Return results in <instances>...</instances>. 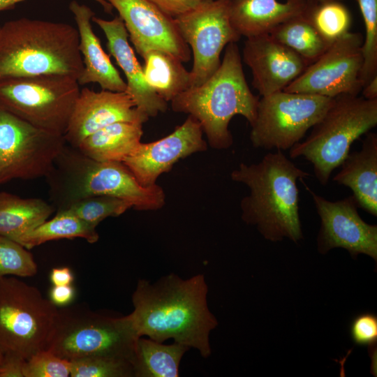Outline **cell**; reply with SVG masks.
<instances>
[{"label":"cell","mask_w":377,"mask_h":377,"mask_svg":"<svg viewBox=\"0 0 377 377\" xmlns=\"http://www.w3.org/2000/svg\"><path fill=\"white\" fill-rule=\"evenodd\" d=\"M203 274L182 279L170 274L154 283L140 279L132 295L134 309L128 317L138 337L174 341L195 348L202 357L212 353L209 333L218 325L208 309Z\"/></svg>","instance_id":"6da1fadb"},{"label":"cell","mask_w":377,"mask_h":377,"mask_svg":"<svg viewBox=\"0 0 377 377\" xmlns=\"http://www.w3.org/2000/svg\"><path fill=\"white\" fill-rule=\"evenodd\" d=\"M310 175L280 150L267 153L257 163H242L230 174L232 180L249 190L240 202L242 219L267 240L286 237L297 242L303 235L297 181Z\"/></svg>","instance_id":"7a4b0ae2"},{"label":"cell","mask_w":377,"mask_h":377,"mask_svg":"<svg viewBox=\"0 0 377 377\" xmlns=\"http://www.w3.org/2000/svg\"><path fill=\"white\" fill-rule=\"evenodd\" d=\"M84 68L77 29L64 22L22 17L0 27V80L43 74L76 78Z\"/></svg>","instance_id":"3957f363"},{"label":"cell","mask_w":377,"mask_h":377,"mask_svg":"<svg viewBox=\"0 0 377 377\" xmlns=\"http://www.w3.org/2000/svg\"><path fill=\"white\" fill-rule=\"evenodd\" d=\"M45 178L57 210L98 195L124 200L139 211L157 210L165 202L160 186L141 185L122 162L92 159L67 143Z\"/></svg>","instance_id":"277c9868"},{"label":"cell","mask_w":377,"mask_h":377,"mask_svg":"<svg viewBox=\"0 0 377 377\" xmlns=\"http://www.w3.org/2000/svg\"><path fill=\"white\" fill-rule=\"evenodd\" d=\"M242 61L237 43L228 44L212 75L170 101L175 112L192 116L200 124L209 144L216 149L232 145L229 124L233 117L242 115L251 126L256 117L259 98L249 87Z\"/></svg>","instance_id":"5b68a950"},{"label":"cell","mask_w":377,"mask_h":377,"mask_svg":"<svg viewBox=\"0 0 377 377\" xmlns=\"http://www.w3.org/2000/svg\"><path fill=\"white\" fill-rule=\"evenodd\" d=\"M376 125L377 100L359 95L337 96L307 138L290 149V157L302 156L309 161L319 183L326 185L354 141Z\"/></svg>","instance_id":"8992f818"},{"label":"cell","mask_w":377,"mask_h":377,"mask_svg":"<svg viewBox=\"0 0 377 377\" xmlns=\"http://www.w3.org/2000/svg\"><path fill=\"white\" fill-rule=\"evenodd\" d=\"M138 338L128 316L112 317L81 305L66 306L58 311L46 350L69 361L110 356L133 363Z\"/></svg>","instance_id":"52a82bcc"},{"label":"cell","mask_w":377,"mask_h":377,"mask_svg":"<svg viewBox=\"0 0 377 377\" xmlns=\"http://www.w3.org/2000/svg\"><path fill=\"white\" fill-rule=\"evenodd\" d=\"M59 309L40 290L15 276L0 278V348L24 360L45 350Z\"/></svg>","instance_id":"ba28073f"},{"label":"cell","mask_w":377,"mask_h":377,"mask_svg":"<svg viewBox=\"0 0 377 377\" xmlns=\"http://www.w3.org/2000/svg\"><path fill=\"white\" fill-rule=\"evenodd\" d=\"M80 84L73 77L43 74L0 80V109L45 131L64 135Z\"/></svg>","instance_id":"9c48e42d"},{"label":"cell","mask_w":377,"mask_h":377,"mask_svg":"<svg viewBox=\"0 0 377 377\" xmlns=\"http://www.w3.org/2000/svg\"><path fill=\"white\" fill-rule=\"evenodd\" d=\"M334 98L281 91L259 98L250 140L256 148L290 149L300 142Z\"/></svg>","instance_id":"30bf717a"},{"label":"cell","mask_w":377,"mask_h":377,"mask_svg":"<svg viewBox=\"0 0 377 377\" xmlns=\"http://www.w3.org/2000/svg\"><path fill=\"white\" fill-rule=\"evenodd\" d=\"M66 142L0 109V186L15 179L45 177Z\"/></svg>","instance_id":"8fae6325"},{"label":"cell","mask_w":377,"mask_h":377,"mask_svg":"<svg viewBox=\"0 0 377 377\" xmlns=\"http://www.w3.org/2000/svg\"><path fill=\"white\" fill-rule=\"evenodd\" d=\"M229 0H204L174 18L179 32L193 54L191 87L201 84L217 70L226 45L241 36L232 25Z\"/></svg>","instance_id":"7c38bea8"},{"label":"cell","mask_w":377,"mask_h":377,"mask_svg":"<svg viewBox=\"0 0 377 377\" xmlns=\"http://www.w3.org/2000/svg\"><path fill=\"white\" fill-rule=\"evenodd\" d=\"M362 34L349 31L329 47L283 91L335 98L358 96L362 89Z\"/></svg>","instance_id":"4fadbf2b"},{"label":"cell","mask_w":377,"mask_h":377,"mask_svg":"<svg viewBox=\"0 0 377 377\" xmlns=\"http://www.w3.org/2000/svg\"><path fill=\"white\" fill-rule=\"evenodd\" d=\"M321 221L318 250L325 253L333 248L346 249L353 258L360 253L377 260V226L366 223L357 212L353 195L330 201L306 184Z\"/></svg>","instance_id":"5bb4252c"},{"label":"cell","mask_w":377,"mask_h":377,"mask_svg":"<svg viewBox=\"0 0 377 377\" xmlns=\"http://www.w3.org/2000/svg\"><path fill=\"white\" fill-rule=\"evenodd\" d=\"M123 20L128 38L141 57L149 50L168 52L187 62L191 52L181 36L175 19L149 0H105Z\"/></svg>","instance_id":"9a60e30c"},{"label":"cell","mask_w":377,"mask_h":377,"mask_svg":"<svg viewBox=\"0 0 377 377\" xmlns=\"http://www.w3.org/2000/svg\"><path fill=\"white\" fill-rule=\"evenodd\" d=\"M202 135L200 124L188 115L167 136L151 142H140L122 163L141 185H155L158 177L168 172L178 161L207 149Z\"/></svg>","instance_id":"2e32d148"},{"label":"cell","mask_w":377,"mask_h":377,"mask_svg":"<svg viewBox=\"0 0 377 377\" xmlns=\"http://www.w3.org/2000/svg\"><path fill=\"white\" fill-rule=\"evenodd\" d=\"M149 119L139 111L131 96L126 91L102 89L96 91L87 87L80 91L64 137L66 143L77 147L88 135L117 121L144 124Z\"/></svg>","instance_id":"e0dca14e"},{"label":"cell","mask_w":377,"mask_h":377,"mask_svg":"<svg viewBox=\"0 0 377 377\" xmlns=\"http://www.w3.org/2000/svg\"><path fill=\"white\" fill-rule=\"evenodd\" d=\"M242 59L250 68L252 85L261 96L283 91L309 65L269 34L247 38Z\"/></svg>","instance_id":"ac0fdd59"},{"label":"cell","mask_w":377,"mask_h":377,"mask_svg":"<svg viewBox=\"0 0 377 377\" xmlns=\"http://www.w3.org/2000/svg\"><path fill=\"white\" fill-rule=\"evenodd\" d=\"M92 21L104 33L107 47L124 72L126 91L135 102L136 108L147 117H155L168 109L166 101L160 98L147 83L143 67L136 58L128 42V34L119 15L107 20L93 17Z\"/></svg>","instance_id":"d6986e66"},{"label":"cell","mask_w":377,"mask_h":377,"mask_svg":"<svg viewBox=\"0 0 377 377\" xmlns=\"http://www.w3.org/2000/svg\"><path fill=\"white\" fill-rule=\"evenodd\" d=\"M79 34V50L84 68L77 79L80 85L97 83L101 89L126 91V83L103 50L94 33L91 21L94 12L87 6L72 1L69 4Z\"/></svg>","instance_id":"ffe728a7"},{"label":"cell","mask_w":377,"mask_h":377,"mask_svg":"<svg viewBox=\"0 0 377 377\" xmlns=\"http://www.w3.org/2000/svg\"><path fill=\"white\" fill-rule=\"evenodd\" d=\"M312 0H229L232 27L246 38L269 34L288 20L306 13Z\"/></svg>","instance_id":"44dd1931"},{"label":"cell","mask_w":377,"mask_h":377,"mask_svg":"<svg viewBox=\"0 0 377 377\" xmlns=\"http://www.w3.org/2000/svg\"><path fill=\"white\" fill-rule=\"evenodd\" d=\"M333 180L348 187L358 207L377 216V134L367 133L361 149L348 153Z\"/></svg>","instance_id":"7402d4cb"},{"label":"cell","mask_w":377,"mask_h":377,"mask_svg":"<svg viewBox=\"0 0 377 377\" xmlns=\"http://www.w3.org/2000/svg\"><path fill=\"white\" fill-rule=\"evenodd\" d=\"M142 123L117 121L86 137L77 148L99 161L123 162L141 142Z\"/></svg>","instance_id":"603a6c76"},{"label":"cell","mask_w":377,"mask_h":377,"mask_svg":"<svg viewBox=\"0 0 377 377\" xmlns=\"http://www.w3.org/2000/svg\"><path fill=\"white\" fill-rule=\"evenodd\" d=\"M54 207L40 198L0 192V235L17 242L48 219Z\"/></svg>","instance_id":"cb8c5ba5"},{"label":"cell","mask_w":377,"mask_h":377,"mask_svg":"<svg viewBox=\"0 0 377 377\" xmlns=\"http://www.w3.org/2000/svg\"><path fill=\"white\" fill-rule=\"evenodd\" d=\"M145 78L150 88L167 103L191 87V73L175 55L151 49L142 57Z\"/></svg>","instance_id":"d4e9b609"},{"label":"cell","mask_w":377,"mask_h":377,"mask_svg":"<svg viewBox=\"0 0 377 377\" xmlns=\"http://www.w3.org/2000/svg\"><path fill=\"white\" fill-rule=\"evenodd\" d=\"M189 349L175 341L166 345L139 337L133 363L134 377H178L181 360Z\"/></svg>","instance_id":"484cf974"},{"label":"cell","mask_w":377,"mask_h":377,"mask_svg":"<svg viewBox=\"0 0 377 377\" xmlns=\"http://www.w3.org/2000/svg\"><path fill=\"white\" fill-rule=\"evenodd\" d=\"M269 34L302 57L309 64L331 45L320 35L306 13L280 24Z\"/></svg>","instance_id":"4316f807"},{"label":"cell","mask_w":377,"mask_h":377,"mask_svg":"<svg viewBox=\"0 0 377 377\" xmlns=\"http://www.w3.org/2000/svg\"><path fill=\"white\" fill-rule=\"evenodd\" d=\"M82 238L89 243L99 239L96 228L65 211H57L55 216L24 235L17 242L28 250L47 242L60 239Z\"/></svg>","instance_id":"83f0119b"},{"label":"cell","mask_w":377,"mask_h":377,"mask_svg":"<svg viewBox=\"0 0 377 377\" xmlns=\"http://www.w3.org/2000/svg\"><path fill=\"white\" fill-rule=\"evenodd\" d=\"M306 14L320 35L330 44L350 31L352 15L341 1L312 0Z\"/></svg>","instance_id":"f1b7e54d"},{"label":"cell","mask_w":377,"mask_h":377,"mask_svg":"<svg viewBox=\"0 0 377 377\" xmlns=\"http://www.w3.org/2000/svg\"><path fill=\"white\" fill-rule=\"evenodd\" d=\"M131 208V204L124 200L108 195H98L81 199L57 211L61 210L72 214L96 228L106 218L120 216Z\"/></svg>","instance_id":"f546056e"},{"label":"cell","mask_w":377,"mask_h":377,"mask_svg":"<svg viewBox=\"0 0 377 377\" xmlns=\"http://www.w3.org/2000/svg\"><path fill=\"white\" fill-rule=\"evenodd\" d=\"M70 362L71 377H134L133 362L124 358L93 356Z\"/></svg>","instance_id":"4dcf8cb0"},{"label":"cell","mask_w":377,"mask_h":377,"mask_svg":"<svg viewBox=\"0 0 377 377\" xmlns=\"http://www.w3.org/2000/svg\"><path fill=\"white\" fill-rule=\"evenodd\" d=\"M365 28L362 45V87L377 76V0H356Z\"/></svg>","instance_id":"1f68e13d"},{"label":"cell","mask_w":377,"mask_h":377,"mask_svg":"<svg viewBox=\"0 0 377 377\" xmlns=\"http://www.w3.org/2000/svg\"><path fill=\"white\" fill-rule=\"evenodd\" d=\"M37 265L27 249L0 235V278L13 276L29 277L37 273Z\"/></svg>","instance_id":"d6a6232c"},{"label":"cell","mask_w":377,"mask_h":377,"mask_svg":"<svg viewBox=\"0 0 377 377\" xmlns=\"http://www.w3.org/2000/svg\"><path fill=\"white\" fill-rule=\"evenodd\" d=\"M71 362L48 350L36 353L25 360L24 377H68Z\"/></svg>","instance_id":"836d02e7"},{"label":"cell","mask_w":377,"mask_h":377,"mask_svg":"<svg viewBox=\"0 0 377 377\" xmlns=\"http://www.w3.org/2000/svg\"><path fill=\"white\" fill-rule=\"evenodd\" d=\"M352 340L360 346H374L377 341V317L371 313H361L350 325Z\"/></svg>","instance_id":"e575fe53"},{"label":"cell","mask_w":377,"mask_h":377,"mask_svg":"<svg viewBox=\"0 0 377 377\" xmlns=\"http://www.w3.org/2000/svg\"><path fill=\"white\" fill-rule=\"evenodd\" d=\"M167 15L175 18L195 8L204 0H149Z\"/></svg>","instance_id":"d590c367"},{"label":"cell","mask_w":377,"mask_h":377,"mask_svg":"<svg viewBox=\"0 0 377 377\" xmlns=\"http://www.w3.org/2000/svg\"><path fill=\"white\" fill-rule=\"evenodd\" d=\"M24 359L14 355L4 354L0 366V377H24Z\"/></svg>","instance_id":"8d00e7d4"},{"label":"cell","mask_w":377,"mask_h":377,"mask_svg":"<svg viewBox=\"0 0 377 377\" xmlns=\"http://www.w3.org/2000/svg\"><path fill=\"white\" fill-rule=\"evenodd\" d=\"M75 290L71 285L53 286L50 291V300L56 306H68L74 299Z\"/></svg>","instance_id":"74e56055"},{"label":"cell","mask_w":377,"mask_h":377,"mask_svg":"<svg viewBox=\"0 0 377 377\" xmlns=\"http://www.w3.org/2000/svg\"><path fill=\"white\" fill-rule=\"evenodd\" d=\"M50 278L53 286H66L73 283L74 275L68 267H56L52 269Z\"/></svg>","instance_id":"f35d334b"},{"label":"cell","mask_w":377,"mask_h":377,"mask_svg":"<svg viewBox=\"0 0 377 377\" xmlns=\"http://www.w3.org/2000/svg\"><path fill=\"white\" fill-rule=\"evenodd\" d=\"M361 92L362 96L367 100H377V76L367 83Z\"/></svg>","instance_id":"ab89813d"},{"label":"cell","mask_w":377,"mask_h":377,"mask_svg":"<svg viewBox=\"0 0 377 377\" xmlns=\"http://www.w3.org/2000/svg\"><path fill=\"white\" fill-rule=\"evenodd\" d=\"M24 0H0V11L13 8L16 4Z\"/></svg>","instance_id":"60d3db41"},{"label":"cell","mask_w":377,"mask_h":377,"mask_svg":"<svg viewBox=\"0 0 377 377\" xmlns=\"http://www.w3.org/2000/svg\"><path fill=\"white\" fill-rule=\"evenodd\" d=\"M4 358V353L0 348V366L2 364Z\"/></svg>","instance_id":"b9f144b4"},{"label":"cell","mask_w":377,"mask_h":377,"mask_svg":"<svg viewBox=\"0 0 377 377\" xmlns=\"http://www.w3.org/2000/svg\"><path fill=\"white\" fill-rule=\"evenodd\" d=\"M317 1L319 2H325V1H332V0H317ZM338 1H342V0H338Z\"/></svg>","instance_id":"7bdbcfd3"},{"label":"cell","mask_w":377,"mask_h":377,"mask_svg":"<svg viewBox=\"0 0 377 377\" xmlns=\"http://www.w3.org/2000/svg\"><path fill=\"white\" fill-rule=\"evenodd\" d=\"M0 27H1V26H0Z\"/></svg>","instance_id":"ee69618b"}]
</instances>
